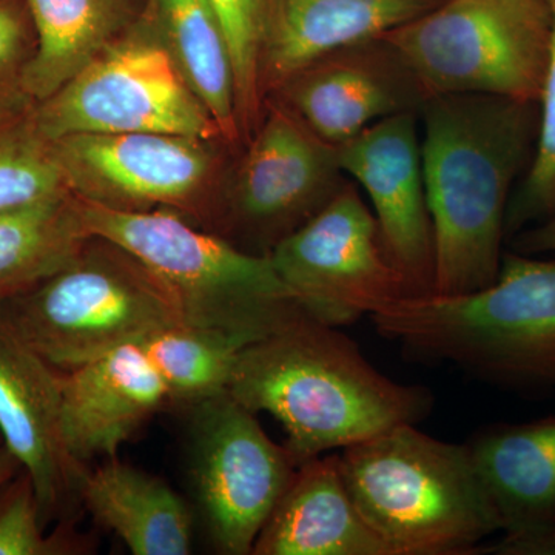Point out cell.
Wrapping results in <instances>:
<instances>
[{"mask_svg":"<svg viewBox=\"0 0 555 555\" xmlns=\"http://www.w3.org/2000/svg\"><path fill=\"white\" fill-rule=\"evenodd\" d=\"M418 116L434 294L480 291L502 266L507 206L534 156L539 102L448 94L429 98Z\"/></svg>","mask_w":555,"mask_h":555,"instance_id":"1","label":"cell"},{"mask_svg":"<svg viewBox=\"0 0 555 555\" xmlns=\"http://www.w3.org/2000/svg\"><path fill=\"white\" fill-rule=\"evenodd\" d=\"M228 390L286 430L297 466L433 414L429 387L401 385L372 366L356 341L305 317L240 350Z\"/></svg>","mask_w":555,"mask_h":555,"instance_id":"2","label":"cell"},{"mask_svg":"<svg viewBox=\"0 0 555 555\" xmlns=\"http://www.w3.org/2000/svg\"><path fill=\"white\" fill-rule=\"evenodd\" d=\"M371 320L408 360L520 396L555 392V259L505 250L491 286L403 298Z\"/></svg>","mask_w":555,"mask_h":555,"instance_id":"3","label":"cell"},{"mask_svg":"<svg viewBox=\"0 0 555 555\" xmlns=\"http://www.w3.org/2000/svg\"><path fill=\"white\" fill-rule=\"evenodd\" d=\"M89 235L118 244L169 291L182 321L247 346L309 317L269 257L170 210L127 211L76 196Z\"/></svg>","mask_w":555,"mask_h":555,"instance_id":"4","label":"cell"},{"mask_svg":"<svg viewBox=\"0 0 555 555\" xmlns=\"http://www.w3.org/2000/svg\"><path fill=\"white\" fill-rule=\"evenodd\" d=\"M339 469L358 513L396 555H474L499 534L466 444L416 425L341 449Z\"/></svg>","mask_w":555,"mask_h":555,"instance_id":"5","label":"cell"},{"mask_svg":"<svg viewBox=\"0 0 555 555\" xmlns=\"http://www.w3.org/2000/svg\"><path fill=\"white\" fill-rule=\"evenodd\" d=\"M178 323L177 302L155 275L93 235L64 268L0 305V327L61 372Z\"/></svg>","mask_w":555,"mask_h":555,"instance_id":"6","label":"cell"},{"mask_svg":"<svg viewBox=\"0 0 555 555\" xmlns=\"http://www.w3.org/2000/svg\"><path fill=\"white\" fill-rule=\"evenodd\" d=\"M426 101L489 94L539 102L550 65V0H443L383 36Z\"/></svg>","mask_w":555,"mask_h":555,"instance_id":"7","label":"cell"},{"mask_svg":"<svg viewBox=\"0 0 555 555\" xmlns=\"http://www.w3.org/2000/svg\"><path fill=\"white\" fill-rule=\"evenodd\" d=\"M30 116L47 141L78 133H167L222 139L152 17L138 22Z\"/></svg>","mask_w":555,"mask_h":555,"instance_id":"8","label":"cell"},{"mask_svg":"<svg viewBox=\"0 0 555 555\" xmlns=\"http://www.w3.org/2000/svg\"><path fill=\"white\" fill-rule=\"evenodd\" d=\"M347 181L337 147L310 133L286 108L266 101L235 178L225 185L211 232L241 250L269 257Z\"/></svg>","mask_w":555,"mask_h":555,"instance_id":"9","label":"cell"},{"mask_svg":"<svg viewBox=\"0 0 555 555\" xmlns=\"http://www.w3.org/2000/svg\"><path fill=\"white\" fill-rule=\"evenodd\" d=\"M51 142L73 195L127 211L170 210L208 222L224 188L218 153L204 139L167 133H78Z\"/></svg>","mask_w":555,"mask_h":555,"instance_id":"10","label":"cell"},{"mask_svg":"<svg viewBox=\"0 0 555 555\" xmlns=\"http://www.w3.org/2000/svg\"><path fill=\"white\" fill-rule=\"evenodd\" d=\"M269 258L302 310L327 326H349L414 297L387 250L374 211L350 179Z\"/></svg>","mask_w":555,"mask_h":555,"instance_id":"11","label":"cell"},{"mask_svg":"<svg viewBox=\"0 0 555 555\" xmlns=\"http://www.w3.org/2000/svg\"><path fill=\"white\" fill-rule=\"evenodd\" d=\"M185 411L190 414V478L211 543L221 554L251 555L297 463L284 444L270 440L257 414L229 390Z\"/></svg>","mask_w":555,"mask_h":555,"instance_id":"12","label":"cell"},{"mask_svg":"<svg viewBox=\"0 0 555 555\" xmlns=\"http://www.w3.org/2000/svg\"><path fill=\"white\" fill-rule=\"evenodd\" d=\"M266 101L286 108L310 133L338 149L378 120L420 112L426 96L382 36L328 51L288 76Z\"/></svg>","mask_w":555,"mask_h":555,"instance_id":"13","label":"cell"},{"mask_svg":"<svg viewBox=\"0 0 555 555\" xmlns=\"http://www.w3.org/2000/svg\"><path fill=\"white\" fill-rule=\"evenodd\" d=\"M339 167L366 193L383 240L412 295L434 294L436 248L418 112L372 124L338 147Z\"/></svg>","mask_w":555,"mask_h":555,"instance_id":"14","label":"cell"},{"mask_svg":"<svg viewBox=\"0 0 555 555\" xmlns=\"http://www.w3.org/2000/svg\"><path fill=\"white\" fill-rule=\"evenodd\" d=\"M465 444L500 525L480 554L555 555V416L486 426Z\"/></svg>","mask_w":555,"mask_h":555,"instance_id":"15","label":"cell"},{"mask_svg":"<svg viewBox=\"0 0 555 555\" xmlns=\"http://www.w3.org/2000/svg\"><path fill=\"white\" fill-rule=\"evenodd\" d=\"M62 372L0 327V438L31 477L46 525L80 503L87 466L62 429Z\"/></svg>","mask_w":555,"mask_h":555,"instance_id":"16","label":"cell"},{"mask_svg":"<svg viewBox=\"0 0 555 555\" xmlns=\"http://www.w3.org/2000/svg\"><path fill=\"white\" fill-rule=\"evenodd\" d=\"M62 429L80 465L112 459L153 415L170 408L169 389L139 341L62 372Z\"/></svg>","mask_w":555,"mask_h":555,"instance_id":"17","label":"cell"},{"mask_svg":"<svg viewBox=\"0 0 555 555\" xmlns=\"http://www.w3.org/2000/svg\"><path fill=\"white\" fill-rule=\"evenodd\" d=\"M443 0H266L259 79L264 100L328 51L382 38Z\"/></svg>","mask_w":555,"mask_h":555,"instance_id":"18","label":"cell"},{"mask_svg":"<svg viewBox=\"0 0 555 555\" xmlns=\"http://www.w3.org/2000/svg\"><path fill=\"white\" fill-rule=\"evenodd\" d=\"M251 555L396 554L358 513L335 454L297 467Z\"/></svg>","mask_w":555,"mask_h":555,"instance_id":"19","label":"cell"},{"mask_svg":"<svg viewBox=\"0 0 555 555\" xmlns=\"http://www.w3.org/2000/svg\"><path fill=\"white\" fill-rule=\"evenodd\" d=\"M79 500L101 528L134 555H188L193 516L188 503L163 478L116 456L87 469Z\"/></svg>","mask_w":555,"mask_h":555,"instance_id":"20","label":"cell"},{"mask_svg":"<svg viewBox=\"0 0 555 555\" xmlns=\"http://www.w3.org/2000/svg\"><path fill=\"white\" fill-rule=\"evenodd\" d=\"M38 46L22 69L25 96L49 100L87 67L129 22L131 0H25Z\"/></svg>","mask_w":555,"mask_h":555,"instance_id":"21","label":"cell"},{"mask_svg":"<svg viewBox=\"0 0 555 555\" xmlns=\"http://www.w3.org/2000/svg\"><path fill=\"white\" fill-rule=\"evenodd\" d=\"M149 16L228 144L241 137L228 39L208 0H150Z\"/></svg>","mask_w":555,"mask_h":555,"instance_id":"22","label":"cell"},{"mask_svg":"<svg viewBox=\"0 0 555 555\" xmlns=\"http://www.w3.org/2000/svg\"><path fill=\"white\" fill-rule=\"evenodd\" d=\"M89 236L73 193L0 211V305L64 268Z\"/></svg>","mask_w":555,"mask_h":555,"instance_id":"23","label":"cell"},{"mask_svg":"<svg viewBox=\"0 0 555 555\" xmlns=\"http://www.w3.org/2000/svg\"><path fill=\"white\" fill-rule=\"evenodd\" d=\"M169 389L170 408L188 409L228 390L243 345L217 331L178 323L138 339Z\"/></svg>","mask_w":555,"mask_h":555,"instance_id":"24","label":"cell"},{"mask_svg":"<svg viewBox=\"0 0 555 555\" xmlns=\"http://www.w3.org/2000/svg\"><path fill=\"white\" fill-rule=\"evenodd\" d=\"M72 193L30 109L0 120V211Z\"/></svg>","mask_w":555,"mask_h":555,"instance_id":"25","label":"cell"},{"mask_svg":"<svg viewBox=\"0 0 555 555\" xmlns=\"http://www.w3.org/2000/svg\"><path fill=\"white\" fill-rule=\"evenodd\" d=\"M550 65L540 94L539 133L534 156L518 182L506 214V243L521 230L555 217V0Z\"/></svg>","mask_w":555,"mask_h":555,"instance_id":"26","label":"cell"},{"mask_svg":"<svg viewBox=\"0 0 555 555\" xmlns=\"http://www.w3.org/2000/svg\"><path fill=\"white\" fill-rule=\"evenodd\" d=\"M228 39L233 73L241 137L247 141L264 112V94L259 79L266 0H208Z\"/></svg>","mask_w":555,"mask_h":555,"instance_id":"27","label":"cell"},{"mask_svg":"<svg viewBox=\"0 0 555 555\" xmlns=\"http://www.w3.org/2000/svg\"><path fill=\"white\" fill-rule=\"evenodd\" d=\"M90 547L72 524L47 534L35 485L24 469L0 486V555H78Z\"/></svg>","mask_w":555,"mask_h":555,"instance_id":"28","label":"cell"},{"mask_svg":"<svg viewBox=\"0 0 555 555\" xmlns=\"http://www.w3.org/2000/svg\"><path fill=\"white\" fill-rule=\"evenodd\" d=\"M27 43V27L20 10L0 0V91L5 87L22 90V69L28 62V57H25ZM16 115L21 113L11 112L0 104V120Z\"/></svg>","mask_w":555,"mask_h":555,"instance_id":"29","label":"cell"},{"mask_svg":"<svg viewBox=\"0 0 555 555\" xmlns=\"http://www.w3.org/2000/svg\"><path fill=\"white\" fill-rule=\"evenodd\" d=\"M507 244H509V250L517 251V254L532 255V257L555 254V217L532 225V228L521 230L507 241Z\"/></svg>","mask_w":555,"mask_h":555,"instance_id":"30","label":"cell"},{"mask_svg":"<svg viewBox=\"0 0 555 555\" xmlns=\"http://www.w3.org/2000/svg\"><path fill=\"white\" fill-rule=\"evenodd\" d=\"M22 466L20 460L14 456L5 444H0V486L7 483L10 478L21 473Z\"/></svg>","mask_w":555,"mask_h":555,"instance_id":"31","label":"cell"},{"mask_svg":"<svg viewBox=\"0 0 555 555\" xmlns=\"http://www.w3.org/2000/svg\"><path fill=\"white\" fill-rule=\"evenodd\" d=\"M0 444H2V438H0Z\"/></svg>","mask_w":555,"mask_h":555,"instance_id":"32","label":"cell"}]
</instances>
